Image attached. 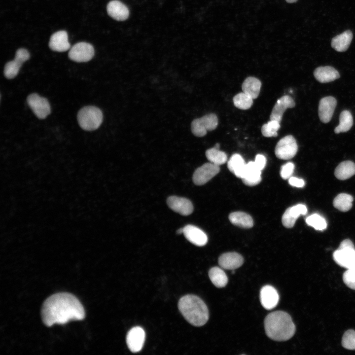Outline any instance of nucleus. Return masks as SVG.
<instances>
[{"instance_id":"f257e3e1","label":"nucleus","mask_w":355,"mask_h":355,"mask_svg":"<svg viewBox=\"0 0 355 355\" xmlns=\"http://www.w3.org/2000/svg\"><path fill=\"white\" fill-rule=\"evenodd\" d=\"M43 322L47 326L64 324L71 320H82L85 311L79 300L69 293L60 292L49 296L43 303L41 312Z\"/></svg>"},{"instance_id":"f03ea898","label":"nucleus","mask_w":355,"mask_h":355,"mask_svg":"<svg viewBox=\"0 0 355 355\" xmlns=\"http://www.w3.org/2000/svg\"><path fill=\"white\" fill-rule=\"evenodd\" d=\"M264 327L267 336L277 341L288 340L295 332V326L290 315L281 311L268 314L264 320Z\"/></svg>"},{"instance_id":"7ed1b4c3","label":"nucleus","mask_w":355,"mask_h":355,"mask_svg":"<svg viewBox=\"0 0 355 355\" xmlns=\"http://www.w3.org/2000/svg\"><path fill=\"white\" fill-rule=\"evenodd\" d=\"M178 309L185 319L196 326L204 325L209 319V311L204 302L199 297L188 294L182 297Z\"/></svg>"},{"instance_id":"20e7f679","label":"nucleus","mask_w":355,"mask_h":355,"mask_svg":"<svg viewBox=\"0 0 355 355\" xmlns=\"http://www.w3.org/2000/svg\"><path fill=\"white\" fill-rule=\"evenodd\" d=\"M101 110L94 106L82 107L77 114V120L80 127L86 131H93L98 129L103 121Z\"/></svg>"},{"instance_id":"39448f33","label":"nucleus","mask_w":355,"mask_h":355,"mask_svg":"<svg viewBox=\"0 0 355 355\" xmlns=\"http://www.w3.org/2000/svg\"><path fill=\"white\" fill-rule=\"evenodd\" d=\"M335 262L347 269H355V248L349 239L343 240L333 254Z\"/></svg>"},{"instance_id":"423d86ee","label":"nucleus","mask_w":355,"mask_h":355,"mask_svg":"<svg viewBox=\"0 0 355 355\" xmlns=\"http://www.w3.org/2000/svg\"><path fill=\"white\" fill-rule=\"evenodd\" d=\"M218 125V118L214 113L206 114L194 119L191 123V131L197 137L205 136L207 131L214 130Z\"/></svg>"},{"instance_id":"0eeeda50","label":"nucleus","mask_w":355,"mask_h":355,"mask_svg":"<svg viewBox=\"0 0 355 355\" xmlns=\"http://www.w3.org/2000/svg\"><path fill=\"white\" fill-rule=\"evenodd\" d=\"M298 150V145L292 135L282 138L277 143L275 153L280 159L288 160L295 156Z\"/></svg>"},{"instance_id":"6e6552de","label":"nucleus","mask_w":355,"mask_h":355,"mask_svg":"<svg viewBox=\"0 0 355 355\" xmlns=\"http://www.w3.org/2000/svg\"><path fill=\"white\" fill-rule=\"evenodd\" d=\"M27 101L28 105L38 118L44 119L50 113V106L46 98L33 93L28 97Z\"/></svg>"},{"instance_id":"1a4fd4ad","label":"nucleus","mask_w":355,"mask_h":355,"mask_svg":"<svg viewBox=\"0 0 355 355\" xmlns=\"http://www.w3.org/2000/svg\"><path fill=\"white\" fill-rule=\"evenodd\" d=\"M30 57L29 51L24 48L19 49L16 52L13 60L7 62L4 67V75L8 79L15 77L19 72L24 62Z\"/></svg>"},{"instance_id":"9d476101","label":"nucleus","mask_w":355,"mask_h":355,"mask_svg":"<svg viewBox=\"0 0 355 355\" xmlns=\"http://www.w3.org/2000/svg\"><path fill=\"white\" fill-rule=\"evenodd\" d=\"M94 55L93 46L87 42H80L74 45L69 52V58L76 62L90 61Z\"/></svg>"},{"instance_id":"9b49d317","label":"nucleus","mask_w":355,"mask_h":355,"mask_svg":"<svg viewBox=\"0 0 355 355\" xmlns=\"http://www.w3.org/2000/svg\"><path fill=\"white\" fill-rule=\"evenodd\" d=\"M220 171L219 166L207 163L198 168L193 175V181L197 185H202L217 175Z\"/></svg>"},{"instance_id":"f8f14e48","label":"nucleus","mask_w":355,"mask_h":355,"mask_svg":"<svg viewBox=\"0 0 355 355\" xmlns=\"http://www.w3.org/2000/svg\"><path fill=\"white\" fill-rule=\"evenodd\" d=\"M145 338L144 330L140 326H135L128 332L126 342L129 350L133 353L140 352L143 346Z\"/></svg>"},{"instance_id":"ddd939ff","label":"nucleus","mask_w":355,"mask_h":355,"mask_svg":"<svg viewBox=\"0 0 355 355\" xmlns=\"http://www.w3.org/2000/svg\"><path fill=\"white\" fill-rule=\"evenodd\" d=\"M337 105V101L332 96L322 98L319 105V116L320 120L324 123H328L331 119Z\"/></svg>"},{"instance_id":"4468645a","label":"nucleus","mask_w":355,"mask_h":355,"mask_svg":"<svg viewBox=\"0 0 355 355\" xmlns=\"http://www.w3.org/2000/svg\"><path fill=\"white\" fill-rule=\"evenodd\" d=\"M167 203L173 211L182 215H188L193 211L192 203L185 198L171 196L167 199Z\"/></svg>"},{"instance_id":"2eb2a0df","label":"nucleus","mask_w":355,"mask_h":355,"mask_svg":"<svg viewBox=\"0 0 355 355\" xmlns=\"http://www.w3.org/2000/svg\"><path fill=\"white\" fill-rule=\"evenodd\" d=\"M260 300L265 309L271 310L277 305L279 301V295L273 286L266 285L261 289Z\"/></svg>"},{"instance_id":"dca6fc26","label":"nucleus","mask_w":355,"mask_h":355,"mask_svg":"<svg viewBox=\"0 0 355 355\" xmlns=\"http://www.w3.org/2000/svg\"><path fill=\"white\" fill-rule=\"evenodd\" d=\"M295 103L293 99L288 95L281 97L274 105L271 113V120H275L281 122L284 113L287 108L294 107Z\"/></svg>"},{"instance_id":"f3484780","label":"nucleus","mask_w":355,"mask_h":355,"mask_svg":"<svg viewBox=\"0 0 355 355\" xmlns=\"http://www.w3.org/2000/svg\"><path fill=\"white\" fill-rule=\"evenodd\" d=\"M307 212V208L304 204H299L287 208L282 216L283 225L286 228H292L297 218L300 215L306 214Z\"/></svg>"},{"instance_id":"a211bd4d","label":"nucleus","mask_w":355,"mask_h":355,"mask_svg":"<svg viewBox=\"0 0 355 355\" xmlns=\"http://www.w3.org/2000/svg\"><path fill=\"white\" fill-rule=\"evenodd\" d=\"M183 234L188 241L197 246H205L208 242V237L206 233L194 225H187L184 226Z\"/></svg>"},{"instance_id":"6ab92c4d","label":"nucleus","mask_w":355,"mask_h":355,"mask_svg":"<svg viewBox=\"0 0 355 355\" xmlns=\"http://www.w3.org/2000/svg\"><path fill=\"white\" fill-rule=\"evenodd\" d=\"M261 170L256 165L254 161H250L246 164L245 171L241 178L243 182L248 186L258 184L261 180Z\"/></svg>"},{"instance_id":"aec40b11","label":"nucleus","mask_w":355,"mask_h":355,"mask_svg":"<svg viewBox=\"0 0 355 355\" xmlns=\"http://www.w3.org/2000/svg\"><path fill=\"white\" fill-rule=\"evenodd\" d=\"M243 262L242 255L235 252L223 253L218 258L219 266L226 270L236 269L242 266Z\"/></svg>"},{"instance_id":"412c9836","label":"nucleus","mask_w":355,"mask_h":355,"mask_svg":"<svg viewBox=\"0 0 355 355\" xmlns=\"http://www.w3.org/2000/svg\"><path fill=\"white\" fill-rule=\"evenodd\" d=\"M50 48L55 51L64 52L70 48L68 36L65 31H60L54 33L50 38Z\"/></svg>"},{"instance_id":"4be33fe9","label":"nucleus","mask_w":355,"mask_h":355,"mask_svg":"<svg viewBox=\"0 0 355 355\" xmlns=\"http://www.w3.org/2000/svg\"><path fill=\"white\" fill-rule=\"evenodd\" d=\"M106 9L108 14L117 21H124L129 15L127 7L117 0L110 1L107 5Z\"/></svg>"},{"instance_id":"5701e85b","label":"nucleus","mask_w":355,"mask_h":355,"mask_svg":"<svg viewBox=\"0 0 355 355\" xmlns=\"http://www.w3.org/2000/svg\"><path fill=\"white\" fill-rule=\"evenodd\" d=\"M315 78L320 83L333 81L340 77L338 71L331 66L319 67L314 71Z\"/></svg>"},{"instance_id":"b1692460","label":"nucleus","mask_w":355,"mask_h":355,"mask_svg":"<svg viewBox=\"0 0 355 355\" xmlns=\"http://www.w3.org/2000/svg\"><path fill=\"white\" fill-rule=\"evenodd\" d=\"M353 33L350 30H347L342 34L334 37L331 40V45L338 52L346 51L352 40Z\"/></svg>"},{"instance_id":"393cba45","label":"nucleus","mask_w":355,"mask_h":355,"mask_svg":"<svg viewBox=\"0 0 355 355\" xmlns=\"http://www.w3.org/2000/svg\"><path fill=\"white\" fill-rule=\"evenodd\" d=\"M261 86V82L258 78L249 76L244 81L242 89L243 92L255 99L259 94Z\"/></svg>"},{"instance_id":"a878e982","label":"nucleus","mask_w":355,"mask_h":355,"mask_svg":"<svg viewBox=\"0 0 355 355\" xmlns=\"http://www.w3.org/2000/svg\"><path fill=\"white\" fill-rule=\"evenodd\" d=\"M334 175L340 180H346L355 175V163L351 161L340 163L335 170Z\"/></svg>"},{"instance_id":"bb28decb","label":"nucleus","mask_w":355,"mask_h":355,"mask_svg":"<svg viewBox=\"0 0 355 355\" xmlns=\"http://www.w3.org/2000/svg\"><path fill=\"white\" fill-rule=\"evenodd\" d=\"M229 219L232 224L242 228H249L253 225V219L251 216L242 212L231 213Z\"/></svg>"},{"instance_id":"cd10ccee","label":"nucleus","mask_w":355,"mask_h":355,"mask_svg":"<svg viewBox=\"0 0 355 355\" xmlns=\"http://www.w3.org/2000/svg\"><path fill=\"white\" fill-rule=\"evenodd\" d=\"M246 163L242 157L239 154H233L227 163V167L230 172L239 178H242L245 169Z\"/></svg>"},{"instance_id":"c85d7f7f","label":"nucleus","mask_w":355,"mask_h":355,"mask_svg":"<svg viewBox=\"0 0 355 355\" xmlns=\"http://www.w3.org/2000/svg\"><path fill=\"white\" fill-rule=\"evenodd\" d=\"M209 276L212 283L217 287H223L227 284V277L224 271L219 267L212 268L209 272Z\"/></svg>"},{"instance_id":"c756f323","label":"nucleus","mask_w":355,"mask_h":355,"mask_svg":"<svg viewBox=\"0 0 355 355\" xmlns=\"http://www.w3.org/2000/svg\"><path fill=\"white\" fill-rule=\"evenodd\" d=\"M353 124V118L351 113L347 110L341 112L339 118V124L335 128L334 132L339 134L350 130Z\"/></svg>"},{"instance_id":"7c9ffc66","label":"nucleus","mask_w":355,"mask_h":355,"mask_svg":"<svg viewBox=\"0 0 355 355\" xmlns=\"http://www.w3.org/2000/svg\"><path fill=\"white\" fill-rule=\"evenodd\" d=\"M353 197L348 194L341 193L338 194L334 199V207L338 210L346 212L350 210L352 207Z\"/></svg>"},{"instance_id":"2f4dec72","label":"nucleus","mask_w":355,"mask_h":355,"mask_svg":"<svg viewBox=\"0 0 355 355\" xmlns=\"http://www.w3.org/2000/svg\"><path fill=\"white\" fill-rule=\"evenodd\" d=\"M206 156L211 163L218 166L224 164L227 160L226 153L214 147L208 149L206 151Z\"/></svg>"},{"instance_id":"473e14b6","label":"nucleus","mask_w":355,"mask_h":355,"mask_svg":"<svg viewBox=\"0 0 355 355\" xmlns=\"http://www.w3.org/2000/svg\"><path fill=\"white\" fill-rule=\"evenodd\" d=\"M252 98L249 96L241 92L236 95L233 98L234 106L241 109L246 110L251 107L253 104Z\"/></svg>"},{"instance_id":"72a5a7b5","label":"nucleus","mask_w":355,"mask_h":355,"mask_svg":"<svg viewBox=\"0 0 355 355\" xmlns=\"http://www.w3.org/2000/svg\"><path fill=\"white\" fill-rule=\"evenodd\" d=\"M306 223L316 230L322 231L327 227L326 220L320 215L315 213L308 216L306 219Z\"/></svg>"},{"instance_id":"f704fd0d","label":"nucleus","mask_w":355,"mask_h":355,"mask_svg":"<svg viewBox=\"0 0 355 355\" xmlns=\"http://www.w3.org/2000/svg\"><path fill=\"white\" fill-rule=\"evenodd\" d=\"M280 123L275 120H271L264 124L261 127V133L265 137H276L278 136V131L280 128Z\"/></svg>"},{"instance_id":"c9c22d12","label":"nucleus","mask_w":355,"mask_h":355,"mask_svg":"<svg viewBox=\"0 0 355 355\" xmlns=\"http://www.w3.org/2000/svg\"><path fill=\"white\" fill-rule=\"evenodd\" d=\"M342 346L348 350H355V331L350 329L344 334L342 339Z\"/></svg>"},{"instance_id":"e433bc0d","label":"nucleus","mask_w":355,"mask_h":355,"mask_svg":"<svg viewBox=\"0 0 355 355\" xmlns=\"http://www.w3.org/2000/svg\"><path fill=\"white\" fill-rule=\"evenodd\" d=\"M343 280L347 286L355 290V269H347L343 274Z\"/></svg>"},{"instance_id":"4c0bfd02","label":"nucleus","mask_w":355,"mask_h":355,"mask_svg":"<svg viewBox=\"0 0 355 355\" xmlns=\"http://www.w3.org/2000/svg\"><path fill=\"white\" fill-rule=\"evenodd\" d=\"M294 169V165L291 162H288L282 166L281 176L283 179H286L291 177Z\"/></svg>"},{"instance_id":"58836bf2","label":"nucleus","mask_w":355,"mask_h":355,"mask_svg":"<svg viewBox=\"0 0 355 355\" xmlns=\"http://www.w3.org/2000/svg\"><path fill=\"white\" fill-rule=\"evenodd\" d=\"M254 162L257 167L262 171L266 165V159L264 155L257 154L255 157Z\"/></svg>"},{"instance_id":"ea45409f","label":"nucleus","mask_w":355,"mask_h":355,"mask_svg":"<svg viewBox=\"0 0 355 355\" xmlns=\"http://www.w3.org/2000/svg\"><path fill=\"white\" fill-rule=\"evenodd\" d=\"M288 182L291 186L298 188L303 187L305 185V181L303 179L294 177H290Z\"/></svg>"},{"instance_id":"a19ab883","label":"nucleus","mask_w":355,"mask_h":355,"mask_svg":"<svg viewBox=\"0 0 355 355\" xmlns=\"http://www.w3.org/2000/svg\"><path fill=\"white\" fill-rule=\"evenodd\" d=\"M178 234H181L183 233V227L178 229L176 232Z\"/></svg>"},{"instance_id":"79ce46f5","label":"nucleus","mask_w":355,"mask_h":355,"mask_svg":"<svg viewBox=\"0 0 355 355\" xmlns=\"http://www.w3.org/2000/svg\"><path fill=\"white\" fill-rule=\"evenodd\" d=\"M298 0H286V2L288 3H294L297 1Z\"/></svg>"}]
</instances>
